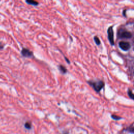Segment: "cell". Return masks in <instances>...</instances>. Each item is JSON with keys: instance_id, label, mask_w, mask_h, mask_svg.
I'll return each mask as SVG.
<instances>
[{"instance_id": "1", "label": "cell", "mask_w": 134, "mask_h": 134, "mask_svg": "<svg viewBox=\"0 0 134 134\" xmlns=\"http://www.w3.org/2000/svg\"><path fill=\"white\" fill-rule=\"evenodd\" d=\"M88 83L91 85L94 88V90L96 92H99L100 91V90L104 87V83L102 81H98V82H88Z\"/></svg>"}, {"instance_id": "2", "label": "cell", "mask_w": 134, "mask_h": 134, "mask_svg": "<svg viewBox=\"0 0 134 134\" xmlns=\"http://www.w3.org/2000/svg\"><path fill=\"white\" fill-rule=\"evenodd\" d=\"M20 53H21V55L25 58H31L34 57L33 52L30 51L28 48H26L25 47L22 48Z\"/></svg>"}, {"instance_id": "3", "label": "cell", "mask_w": 134, "mask_h": 134, "mask_svg": "<svg viewBox=\"0 0 134 134\" xmlns=\"http://www.w3.org/2000/svg\"><path fill=\"white\" fill-rule=\"evenodd\" d=\"M108 34V38L109 41V42L111 46L114 45V31L113 29V27L110 26L108 28L107 30Z\"/></svg>"}, {"instance_id": "4", "label": "cell", "mask_w": 134, "mask_h": 134, "mask_svg": "<svg viewBox=\"0 0 134 134\" xmlns=\"http://www.w3.org/2000/svg\"><path fill=\"white\" fill-rule=\"evenodd\" d=\"M119 46L124 51H127L130 48V43L126 41H120L119 43Z\"/></svg>"}, {"instance_id": "5", "label": "cell", "mask_w": 134, "mask_h": 134, "mask_svg": "<svg viewBox=\"0 0 134 134\" xmlns=\"http://www.w3.org/2000/svg\"><path fill=\"white\" fill-rule=\"evenodd\" d=\"M119 37L121 38H130L132 37V34L128 31H122L119 34Z\"/></svg>"}, {"instance_id": "6", "label": "cell", "mask_w": 134, "mask_h": 134, "mask_svg": "<svg viewBox=\"0 0 134 134\" xmlns=\"http://www.w3.org/2000/svg\"><path fill=\"white\" fill-rule=\"evenodd\" d=\"M58 68L60 72L62 74H65L68 72V70L62 64H59L58 66Z\"/></svg>"}, {"instance_id": "7", "label": "cell", "mask_w": 134, "mask_h": 134, "mask_svg": "<svg viewBox=\"0 0 134 134\" xmlns=\"http://www.w3.org/2000/svg\"><path fill=\"white\" fill-rule=\"evenodd\" d=\"M25 2L27 4L35 6H37L39 4V3L35 0H25Z\"/></svg>"}, {"instance_id": "8", "label": "cell", "mask_w": 134, "mask_h": 134, "mask_svg": "<svg viewBox=\"0 0 134 134\" xmlns=\"http://www.w3.org/2000/svg\"><path fill=\"white\" fill-rule=\"evenodd\" d=\"M94 41L95 42V43L97 45H99L100 44V41L99 39L98 38V37L97 36H95L94 37Z\"/></svg>"}, {"instance_id": "9", "label": "cell", "mask_w": 134, "mask_h": 134, "mask_svg": "<svg viewBox=\"0 0 134 134\" xmlns=\"http://www.w3.org/2000/svg\"><path fill=\"white\" fill-rule=\"evenodd\" d=\"M128 95H129V97L134 100V94L132 93V91H131L130 90H128Z\"/></svg>"}, {"instance_id": "10", "label": "cell", "mask_w": 134, "mask_h": 134, "mask_svg": "<svg viewBox=\"0 0 134 134\" xmlns=\"http://www.w3.org/2000/svg\"><path fill=\"white\" fill-rule=\"evenodd\" d=\"M25 127L26 128L29 129L31 128V125L29 122H26L25 124Z\"/></svg>"}, {"instance_id": "11", "label": "cell", "mask_w": 134, "mask_h": 134, "mask_svg": "<svg viewBox=\"0 0 134 134\" xmlns=\"http://www.w3.org/2000/svg\"><path fill=\"white\" fill-rule=\"evenodd\" d=\"M111 118L114 119H115V120H119V119H121V117L118 116H116V115H111Z\"/></svg>"}, {"instance_id": "12", "label": "cell", "mask_w": 134, "mask_h": 134, "mask_svg": "<svg viewBox=\"0 0 134 134\" xmlns=\"http://www.w3.org/2000/svg\"><path fill=\"white\" fill-rule=\"evenodd\" d=\"M4 47H5V44L2 42H0V50H3Z\"/></svg>"}, {"instance_id": "13", "label": "cell", "mask_w": 134, "mask_h": 134, "mask_svg": "<svg viewBox=\"0 0 134 134\" xmlns=\"http://www.w3.org/2000/svg\"><path fill=\"white\" fill-rule=\"evenodd\" d=\"M133 132H134V128H133Z\"/></svg>"}, {"instance_id": "14", "label": "cell", "mask_w": 134, "mask_h": 134, "mask_svg": "<svg viewBox=\"0 0 134 134\" xmlns=\"http://www.w3.org/2000/svg\"><path fill=\"white\" fill-rule=\"evenodd\" d=\"M133 50H134V49H133Z\"/></svg>"}]
</instances>
